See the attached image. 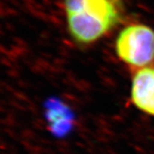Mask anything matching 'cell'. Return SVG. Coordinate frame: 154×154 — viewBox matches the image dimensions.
I'll list each match as a JSON object with an SVG mask.
<instances>
[{"label": "cell", "instance_id": "1", "mask_svg": "<svg viewBox=\"0 0 154 154\" xmlns=\"http://www.w3.org/2000/svg\"><path fill=\"white\" fill-rule=\"evenodd\" d=\"M67 28L72 40L79 45H90L116 28L122 15L111 0H63Z\"/></svg>", "mask_w": 154, "mask_h": 154}, {"label": "cell", "instance_id": "2", "mask_svg": "<svg viewBox=\"0 0 154 154\" xmlns=\"http://www.w3.org/2000/svg\"><path fill=\"white\" fill-rule=\"evenodd\" d=\"M115 51L131 72L154 66V29L144 23L128 24L116 38Z\"/></svg>", "mask_w": 154, "mask_h": 154}, {"label": "cell", "instance_id": "3", "mask_svg": "<svg viewBox=\"0 0 154 154\" xmlns=\"http://www.w3.org/2000/svg\"><path fill=\"white\" fill-rule=\"evenodd\" d=\"M130 99L138 110L154 117V66L132 72Z\"/></svg>", "mask_w": 154, "mask_h": 154}, {"label": "cell", "instance_id": "4", "mask_svg": "<svg viewBox=\"0 0 154 154\" xmlns=\"http://www.w3.org/2000/svg\"><path fill=\"white\" fill-rule=\"evenodd\" d=\"M111 1H114V2H116V1H118V0H111Z\"/></svg>", "mask_w": 154, "mask_h": 154}]
</instances>
